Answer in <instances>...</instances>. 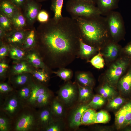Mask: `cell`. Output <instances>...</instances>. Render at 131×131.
Returning <instances> with one entry per match:
<instances>
[{
    "label": "cell",
    "mask_w": 131,
    "mask_h": 131,
    "mask_svg": "<svg viewBox=\"0 0 131 131\" xmlns=\"http://www.w3.org/2000/svg\"><path fill=\"white\" fill-rule=\"evenodd\" d=\"M43 45L59 59V64H65L79 51L81 38L76 20L67 16L49 19L41 23L37 30Z\"/></svg>",
    "instance_id": "cell-1"
},
{
    "label": "cell",
    "mask_w": 131,
    "mask_h": 131,
    "mask_svg": "<svg viewBox=\"0 0 131 131\" xmlns=\"http://www.w3.org/2000/svg\"><path fill=\"white\" fill-rule=\"evenodd\" d=\"M102 16L79 17L75 19L83 41L100 49L111 40L105 17Z\"/></svg>",
    "instance_id": "cell-2"
},
{
    "label": "cell",
    "mask_w": 131,
    "mask_h": 131,
    "mask_svg": "<svg viewBox=\"0 0 131 131\" xmlns=\"http://www.w3.org/2000/svg\"><path fill=\"white\" fill-rule=\"evenodd\" d=\"M105 16L110 39L118 43L124 38L125 33L123 17L120 12L114 10L111 11Z\"/></svg>",
    "instance_id": "cell-3"
},
{
    "label": "cell",
    "mask_w": 131,
    "mask_h": 131,
    "mask_svg": "<svg viewBox=\"0 0 131 131\" xmlns=\"http://www.w3.org/2000/svg\"><path fill=\"white\" fill-rule=\"evenodd\" d=\"M66 9L74 19L79 17L101 15L96 5L88 2L69 0L66 2Z\"/></svg>",
    "instance_id": "cell-4"
},
{
    "label": "cell",
    "mask_w": 131,
    "mask_h": 131,
    "mask_svg": "<svg viewBox=\"0 0 131 131\" xmlns=\"http://www.w3.org/2000/svg\"><path fill=\"white\" fill-rule=\"evenodd\" d=\"M131 66V58L126 56L114 62L109 66L106 74L107 81L111 84L117 83L120 77Z\"/></svg>",
    "instance_id": "cell-5"
},
{
    "label": "cell",
    "mask_w": 131,
    "mask_h": 131,
    "mask_svg": "<svg viewBox=\"0 0 131 131\" xmlns=\"http://www.w3.org/2000/svg\"><path fill=\"white\" fill-rule=\"evenodd\" d=\"M78 86L68 82L60 89L58 92V98L65 106L73 104L78 99Z\"/></svg>",
    "instance_id": "cell-6"
},
{
    "label": "cell",
    "mask_w": 131,
    "mask_h": 131,
    "mask_svg": "<svg viewBox=\"0 0 131 131\" xmlns=\"http://www.w3.org/2000/svg\"><path fill=\"white\" fill-rule=\"evenodd\" d=\"M90 108L88 105L79 104L71 111L69 117L68 125L72 129L77 128L81 124V119L84 112Z\"/></svg>",
    "instance_id": "cell-7"
},
{
    "label": "cell",
    "mask_w": 131,
    "mask_h": 131,
    "mask_svg": "<svg viewBox=\"0 0 131 131\" xmlns=\"http://www.w3.org/2000/svg\"><path fill=\"white\" fill-rule=\"evenodd\" d=\"M101 53L107 61H111L115 60L118 57L122 49L117 43L111 40L107 42L101 48Z\"/></svg>",
    "instance_id": "cell-8"
},
{
    "label": "cell",
    "mask_w": 131,
    "mask_h": 131,
    "mask_svg": "<svg viewBox=\"0 0 131 131\" xmlns=\"http://www.w3.org/2000/svg\"><path fill=\"white\" fill-rule=\"evenodd\" d=\"M41 5L35 0H27L23 8L27 22L30 25L34 22L39 12Z\"/></svg>",
    "instance_id": "cell-9"
},
{
    "label": "cell",
    "mask_w": 131,
    "mask_h": 131,
    "mask_svg": "<svg viewBox=\"0 0 131 131\" xmlns=\"http://www.w3.org/2000/svg\"><path fill=\"white\" fill-rule=\"evenodd\" d=\"M119 0H96V5L102 15L106 16L118 7Z\"/></svg>",
    "instance_id": "cell-10"
},
{
    "label": "cell",
    "mask_w": 131,
    "mask_h": 131,
    "mask_svg": "<svg viewBox=\"0 0 131 131\" xmlns=\"http://www.w3.org/2000/svg\"><path fill=\"white\" fill-rule=\"evenodd\" d=\"M27 30L24 29H15L9 31L7 40L12 44H20L24 41L27 32Z\"/></svg>",
    "instance_id": "cell-11"
},
{
    "label": "cell",
    "mask_w": 131,
    "mask_h": 131,
    "mask_svg": "<svg viewBox=\"0 0 131 131\" xmlns=\"http://www.w3.org/2000/svg\"><path fill=\"white\" fill-rule=\"evenodd\" d=\"M100 50L99 48L86 44L81 38L80 39L79 51V54L82 58L88 59Z\"/></svg>",
    "instance_id": "cell-12"
},
{
    "label": "cell",
    "mask_w": 131,
    "mask_h": 131,
    "mask_svg": "<svg viewBox=\"0 0 131 131\" xmlns=\"http://www.w3.org/2000/svg\"><path fill=\"white\" fill-rule=\"evenodd\" d=\"M18 9L10 0H0L1 12L10 19Z\"/></svg>",
    "instance_id": "cell-13"
},
{
    "label": "cell",
    "mask_w": 131,
    "mask_h": 131,
    "mask_svg": "<svg viewBox=\"0 0 131 131\" xmlns=\"http://www.w3.org/2000/svg\"><path fill=\"white\" fill-rule=\"evenodd\" d=\"M33 121V117L30 115L22 116L17 122L16 130L19 131H25L29 130L32 126Z\"/></svg>",
    "instance_id": "cell-14"
},
{
    "label": "cell",
    "mask_w": 131,
    "mask_h": 131,
    "mask_svg": "<svg viewBox=\"0 0 131 131\" xmlns=\"http://www.w3.org/2000/svg\"><path fill=\"white\" fill-rule=\"evenodd\" d=\"M119 85L121 90L127 93L131 90V66L128 69L126 74L120 79Z\"/></svg>",
    "instance_id": "cell-15"
},
{
    "label": "cell",
    "mask_w": 131,
    "mask_h": 131,
    "mask_svg": "<svg viewBox=\"0 0 131 131\" xmlns=\"http://www.w3.org/2000/svg\"><path fill=\"white\" fill-rule=\"evenodd\" d=\"M18 10V9L10 19L15 29H23L26 25L27 21L24 15Z\"/></svg>",
    "instance_id": "cell-16"
},
{
    "label": "cell",
    "mask_w": 131,
    "mask_h": 131,
    "mask_svg": "<svg viewBox=\"0 0 131 131\" xmlns=\"http://www.w3.org/2000/svg\"><path fill=\"white\" fill-rule=\"evenodd\" d=\"M78 90V100L81 103L86 102L89 100L92 95L91 90L89 87L82 86L77 83Z\"/></svg>",
    "instance_id": "cell-17"
},
{
    "label": "cell",
    "mask_w": 131,
    "mask_h": 131,
    "mask_svg": "<svg viewBox=\"0 0 131 131\" xmlns=\"http://www.w3.org/2000/svg\"><path fill=\"white\" fill-rule=\"evenodd\" d=\"M96 112L93 109L89 108L83 114L81 124H89L95 123Z\"/></svg>",
    "instance_id": "cell-18"
},
{
    "label": "cell",
    "mask_w": 131,
    "mask_h": 131,
    "mask_svg": "<svg viewBox=\"0 0 131 131\" xmlns=\"http://www.w3.org/2000/svg\"><path fill=\"white\" fill-rule=\"evenodd\" d=\"M65 106L58 98L53 102L52 109L54 114L59 119H62L65 114Z\"/></svg>",
    "instance_id": "cell-19"
},
{
    "label": "cell",
    "mask_w": 131,
    "mask_h": 131,
    "mask_svg": "<svg viewBox=\"0 0 131 131\" xmlns=\"http://www.w3.org/2000/svg\"><path fill=\"white\" fill-rule=\"evenodd\" d=\"M63 2L64 0H51V8L54 13V18L58 19L63 16L62 13Z\"/></svg>",
    "instance_id": "cell-20"
},
{
    "label": "cell",
    "mask_w": 131,
    "mask_h": 131,
    "mask_svg": "<svg viewBox=\"0 0 131 131\" xmlns=\"http://www.w3.org/2000/svg\"><path fill=\"white\" fill-rule=\"evenodd\" d=\"M77 80L79 83L83 86L90 87L93 83L92 78L88 74L81 73L78 74L76 76Z\"/></svg>",
    "instance_id": "cell-21"
},
{
    "label": "cell",
    "mask_w": 131,
    "mask_h": 131,
    "mask_svg": "<svg viewBox=\"0 0 131 131\" xmlns=\"http://www.w3.org/2000/svg\"><path fill=\"white\" fill-rule=\"evenodd\" d=\"M128 105V103L124 106L115 114V122L118 125L121 126L124 123Z\"/></svg>",
    "instance_id": "cell-22"
},
{
    "label": "cell",
    "mask_w": 131,
    "mask_h": 131,
    "mask_svg": "<svg viewBox=\"0 0 131 131\" xmlns=\"http://www.w3.org/2000/svg\"><path fill=\"white\" fill-rule=\"evenodd\" d=\"M0 26L6 32L12 30L13 25L11 19L1 12L0 14Z\"/></svg>",
    "instance_id": "cell-23"
},
{
    "label": "cell",
    "mask_w": 131,
    "mask_h": 131,
    "mask_svg": "<svg viewBox=\"0 0 131 131\" xmlns=\"http://www.w3.org/2000/svg\"><path fill=\"white\" fill-rule=\"evenodd\" d=\"M103 56L101 53L94 56L90 61L91 65L95 67L101 69L103 68L105 65V62Z\"/></svg>",
    "instance_id": "cell-24"
},
{
    "label": "cell",
    "mask_w": 131,
    "mask_h": 131,
    "mask_svg": "<svg viewBox=\"0 0 131 131\" xmlns=\"http://www.w3.org/2000/svg\"><path fill=\"white\" fill-rule=\"evenodd\" d=\"M48 92L46 89L43 87L35 86L31 92L29 101L31 102H34L41 95Z\"/></svg>",
    "instance_id": "cell-25"
},
{
    "label": "cell",
    "mask_w": 131,
    "mask_h": 131,
    "mask_svg": "<svg viewBox=\"0 0 131 131\" xmlns=\"http://www.w3.org/2000/svg\"><path fill=\"white\" fill-rule=\"evenodd\" d=\"M100 93L104 98H106L111 97L114 94L115 92L113 88L107 84L104 85L100 89Z\"/></svg>",
    "instance_id": "cell-26"
},
{
    "label": "cell",
    "mask_w": 131,
    "mask_h": 131,
    "mask_svg": "<svg viewBox=\"0 0 131 131\" xmlns=\"http://www.w3.org/2000/svg\"><path fill=\"white\" fill-rule=\"evenodd\" d=\"M105 100L101 96L96 95L88 104L90 108L97 109L101 107L104 104Z\"/></svg>",
    "instance_id": "cell-27"
},
{
    "label": "cell",
    "mask_w": 131,
    "mask_h": 131,
    "mask_svg": "<svg viewBox=\"0 0 131 131\" xmlns=\"http://www.w3.org/2000/svg\"><path fill=\"white\" fill-rule=\"evenodd\" d=\"M35 30L32 29L27 32L24 41L25 47L29 48L32 46L35 41Z\"/></svg>",
    "instance_id": "cell-28"
},
{
    "label": "cell",
    "mask_w": 131,
    "mask_h": 131,
    "mask_svg": "<svg viewBox=\"0 0 131 131\" xmlns=\"http://www.w3.org/2000/svg\"><path fill=\"white\" fill-rule=\"evenodd\" d=\"M110 117L106 111H101L96 113L95 123H105L108 122Z\"/></svg>",
    "instance_id": "cell-29"
},
{
    "label": "cell",
    "mask_w": 131,
    "mask_h": 131,
    "mask_svg": "<svg viewBox=\"0 0 131 131\" xmlns=\"http://www.w3.org/2000/svg\"><path fill=\"white\" fill-rule=\"evenodd\" d=\"M13 69L14 73L16 74H20L30 71L27 65L24 62H21L15 65Z\"/></svg>",
    "instance_id": "cell-30"
},
{
    "label": "cell",
    "mask_w": 131,
    "mask_h": 131,
    "mask_svg": "<svg viewBox=\"0 0 131 131\" xmlns=\"http://www.w3.org/2000/svg\"><path fill=\"white\" fill-rule=\"evenodd\" d=\"M54 73L61 79L65 81L69 80L72 75L71 71L69 69H62Z\"/></svg>",
    "instance_id": "cell-31"
},
{
    "label": "cell",
    "mask_w": 131,
    "mask_h": 131,
    "mask_svg": "<svg viewBox=\"0 0 131 131\" xmlns=\"http://www.w3.org/2000/svg\"><path fill=\"white\" fill-rule=\"evenodd\" d=\"M27 57L29 61L35 67H38L43 66V64L39 57L35 54L28 55Z\"/></svg>",
    "instance_id": "cell-32"
},
{
    "label": "cell",
    "mask_w": 131,
    "mask_h": 131,
    "mask_svg": "<svg viewBox=\"0 0 131 131\" xmlns=\"http://www.w3.org/2000/svg\"><path fill=\"white\" fill-rule=\"evenodd\" d=\"M10 55L11 58L15 59H19L22 58L25 55L23 51L16 47L12 48L10 52Z\"/></svg>",
    "instance_id": "cell-33"
},
{
    "label": "cell",
    "mask_w": 131,
    "mask_h": 131,
    "mask_svg": "<svg viewBox=\"0 0 131 131\" xmlns=\"http://www.w3.org/2000/svg\"><path fill=\"white\" fill-rule=\"evenodd\" d=\"M33 76L40 81L46 82L49 79L48 74L43 70L36 71L33 73Z\"/></svg>",
    "instance_id": "cell-34"
},
{
    "label": "cell",
    "mask_w": 131,
    "mask_h": 131,
    "mask_svg": "<svg viewBox=\"0 0 131 131\" xmlns=\"http://www.w3.org/2000/svg\"><path fill=\"white\" fill-rule=\"evenodd\" d=\"M40 118L43 123L45 124H48L51 119V115L50 111L47 109L42 111L40 114Z\"/></svg>",
    "instance_id": "cell-35"
},
{
    "label": "cell",
    "mask_w": 131,
    "mask_h": 131,
    "mask_svg": "<svg viewBox=\"0 0 131 131\" xmlns=\"http://www.w3.org/2000/svg\"><path fill=\"white\" fill-rule=\"evenodd\" d=\"M18 105V102L16 99L13 98L9 101L4 109L8 112L13 113L16 109Z\"/></svg>",
    "instance_id": "cell-36"
},
{
    "label": "cell",
    "mask_w": 131,
    "mask_h": 131,
    "mask_svg": "<svg viewBox=\"0 0 131 131\" xmlns=\"http://www.w3.org/2000/svg\"><path fill=\"white\" fill-rule=\"evenodd\" d=\"M50 95L48 92L41 95L36 101L40 105L43 106L47 105L49 103Z\"/></svg>",
    "instance_id": "cell-37"
},
{
    "label": "cell",
    "mask_w": 131,
    "mask_h": 131,
    "mask_svg": "<svg viewBox=\"0 0 131 131\" xmlns=\"http://www.w3.org/2000/svg\"><path fill=\"white\" fill-rule=\"evenodd\" d=\"M60 119L59 121L55 123L50 125L46 129L47 131H60L63 130L64 127V125Z\"/></svg>",
    "instance_id": "cell-38"
},
{
    "label": "cell",
    "mask_w": 131,
    "mask_h": 131,
    "mask_svg": "<svg viewBox=\"0 0 131 131\" xmlns=\"http://www.w3.org/2000/svg\"><path fill=\"white\" fill-rule=\"evenodd\" d=\"M124 102L123 98L120 97L116 98L111 100L108 104L109 107L116 109L122 104Z\"/></svg>",
    "instance_id": "cell-39"
},
{
    "label": "cell",
    "mask_w": 131,
    "mask_h": 131,
    "mask_svg": "<svg viewBox=\"0 0 131 131\" xmlns=\"http://www.w3.org/2000/svg\"><path fill=\"white\" fill-rule=\"evenodd\" d=\"M37 18L38 20L41 23L47 22L49 19L48 13L44 10L39 11Z\"/></svg>",
    "instance_id": "cell-40"
},
{
    "label": "cell",
    "mask_w": 131,
    "mask_h": 131,
    "mask_svg": "<svg viewBox=\"0 0 131 131\" xmlns=\"http://www.w3.org/2000/svg\"><path fill=\"white\" fill-rule=\"evenodd\" d=\"M131 120V102L128 103V105L125 115L124 123L128 124Z\"/></svg>",
    "instance_id": "cell-41"
},
{
    "label": "cell",
    "mask_w": 131,
    "mask_h": 131,
    "mask_svg": "<svg viewBox=\"0 0 131 131\" xmlns=\"http://www.w3.org/2000/svg\"><path fill=\"white\" fill-rule=\"evenodd\" d=\"M27 77L25 75H20L18 76L16 79V82L17 84L22 85L25 84L26 82Z\"/></svg>",
    "instance_id": "cell-42"
},
{
    "label": "cell",
    "mask_w": 131,
    "mask_h": 131,
    "mask_svg": "<svg viewBox=\"0 0 131 131\" xmlns=\"http://www.w3.org/2000/svg\"><path fill=\"white\" fill-rule=\"evenodd\" d=\"M125 55L131 58V42L128 43L125 47L122 49Z\"/></svg>",
    "instance_id": "cell-43"
},
{
    "label": "cell",
    "mask_w": 131,
    "mask_h": 131,
    "mask_svg": "<svg viewBox=\"0 0 131 131\" xmlns=\"http://www.w3.org/2000/svg\"><path fill=\"white\" fill-rule=\"evenodd\" d=\"M18 8H23L27 0H10Z\"/></svg>",
    "instance_id": "cell-44"
},
{
    "label": "cell",
    "mask_w": 131,
    "mask_h": 131,
    "mask_svg": "<svg viewBox=\"0 0 131 131\" xmlns=\"http://www.w3.org/2000/svg\"><path fill=\"white\" fill-rule=\"evenodd\" d=\"M8 129L6 120L4 118H0V130L1 131H5Z\"/></svg>",
    "instance_id": "cell-45"
},
{
    "label": "cell",
    "mask_w": 131,
    "mask_h": 131,
    "mask_svg": "<svg viewBox=\"0 0 131 131\" xmlns=\"http://www.w3.org/2000/svg\"><path fill=\"white\" fill-rule=\"evenodd\" d=\"M30 93V90L29 89L27 88H25L21 90L20 94L21 97L25 98L29 96Z\"/></svg>",
    "instance_id": "cell-46"
},
{
    "label": "cell",
    "mask_w": 131,
    "mask_h": 131,
    "mask_svg": "<svg viewBox=\"0 0 131 131\" xmlns=\"http://www.w3.org/2000/svg\"><path fill=\"white\" fill-rule=\"evenodd\" d=\"M8 51L7 47L3 45L0 47V57L1 58L3 57L7 54Z\"/></svg>",
    "instance_id": "cell-47"
},
{
    "label": "cell",
    "mask_w": 131,
    "mask_h": 131,
    "mask_svg": "<svg viewBox=\"0 0 131 131\" xmlns=\"http://www.w3.org/2000/svg\"><path fill=\"white\" fill-rule=\"evenodd\" d=\"M10 88L8 85L5 83H1L0 84V90L2 92H6L10 90Z\"/></svg>",
    "instance_id": "cell-48"
},
{
    "label": "cell",
    "mask_w": 131,
    "mask_h": 131,
    "mask_svg": "<svg viewBox=\"0 0 131 131\" xmlns=\"http://www.w3.org/2000/svg\"><path fill=\"white\" fill-rule=\"evenodd\" d=\"M8 67V65L6 64L3 63H0V74H2Z\"/></svg>",
    "instance_id": "cell-49"
},
{
    "label": "cell",
    "mask_w": 131,
    "mask_h": 131,
    "mask_svg": "<svg viewBox=\"0 0 131 131\" xmlns=\"http://www.w3.org/2000/svg\"><path fill=\"white\" fill-rule=\"evenodd\" d=\"M73 1L89 3L96 5V0H71Z\"/></svg>",
    "instance_id": "cell-50"
},
{
    "label": "cell",
    "mask_w": 131,
    "mask_h": 131,
    "mask_svg": "<svg viewBox=\"0 0 131 131\" xmlns=\"http://www.w3.org/2000/svg\"><path fill=\"white\" fill-rule=\"evenodd\" d=\"M5 31L1 27H0V38L3 37L5 35Z\"/></svg>",
    "instance_id": "cell-51"
},
{
    "label": "cell",
    "mask_w": 131,
    "mask_h": 131,
    "mask_svg": "<svg viewBox=\"0 0 131 131\" xmlns=\"http://www.w3.org/2000/svg\"><path fill=\"white\" fill-rule=\"evenodd\" d=\"M35 0L38 2H42V1H46L47 0Z\"/></svg>",
    "instance_id": "cell-52"
},
{
    "label": "cell",
    "mask_w": 131,
    "mask_h": 131,
    "mask_svg": "<svg viewBox=\"0 0 131 131\" xmlns=\"http://www.w3.org/2000/svg\"><path fill=\"white\" fill-rule=\"evenodd\" d=\"M129 123H130V124H131V120L129 122Z\"/></svg>",
    "instance_id": "cell-53"
}]
</instances>
